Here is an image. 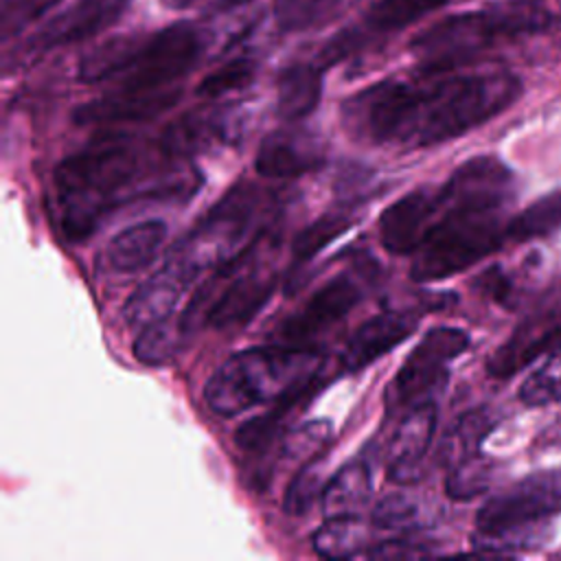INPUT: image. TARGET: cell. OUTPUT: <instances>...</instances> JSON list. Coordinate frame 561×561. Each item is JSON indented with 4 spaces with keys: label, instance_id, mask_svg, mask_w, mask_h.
<instances>
[{
    "label": "cell",
    "instance_id": "6da1fadb",
    "mask_svg": "<svg viewBox=\"0 0 561 561\" xmlns=\"http://www.w3.org/2000/svg\"><path fill=\"white\" fill-rule=\"evenodd\" d=\"M522 81L506 70L423 72L379 81L344 103L346 125L373 145L432 147L511 107Z\"/></svg>",
    "mask_w": 561,
    "mask_h": 561
},
{
    "label": "cell",
    "instance_id": "7a4b0ae2",
    "mask_svg": "<svg viewBox=\"0 0 561 561\" xmlns=\"http://www.w3.org/2000/svg\"><path fill=\"white\" fill-rule=\"evenodd\" d=\"M515 195L513 171L493 156L465 160L440 186V210L412 252L416 283L465 272L508 243L504 208Z\"/></svg>",
    "mask_w": 561,
    "mask_h": 561
},
{
    "label": "cell",
    "instance_id": "3957f363",
    "mask_svg": "<svg viewBox=\"0 0 561 561\" xmlns=\"http://www.w3.org/2000/svg\"><path fill=\"white\" fill-rule=\"evenodd\" d=\"M147 171V149L127 136H105L61 160L55 169V188L66 237L81 241L116 206L145 195L160 197L153 184H145Z\"/></svg>",
    "mask_w": 561,
    "mask_h": 561
},
{
    "label": "cell",
    "instance_id": "277c9868",
    "mask_svg": "<svg viewBox=\"0 0 561 561\" xmlns=\"http://www.w3.org/2000/svg\"><path fill=\"white\" fill-rule=\"evenodd\" d=\"M322 355L309 346L270 344L230 355L208 379L204 397L219 416H237L252 405L313 390Z\"/></svg>",
    "mask_w": 561,
    "mask_h": 561
},
{
    "label": "cell",
    "instance_id": "5b68a950",
    "mask_svg": "<svg viewBox=\"0 0 561 561\" xmlns=\"http://www.w3.org/2000/svg\"><path fill=\"white\" fill-rule=\"evenodd\" d=\"M554 13L543 0H500L480 11L447 15L410 42L423 72L454 70L502 39L552 28Z\"/></svg>",
    "mask_w": 561,
    "mask_h": 561
},
{
    "label": "cell",
    "instance_id": "8992f818",
    "mask_svg": "<svg viewBox=\"0 0 561 561\" xmlns=\"http://www.w3.org/2000/svg\"><path fill=\"white\" fill-rule=\"evenodd\" d=\"M559 513L561 467L535 471L482 504L471 548L495 554L533 548L543 539L539 530Z\"/></svg>",
    "mask_w": 561,
    "mask_h": 561
},
{
    "label": "cell",
    "instance_id": "52a82bcc",
    "mask_svg": "<svg viewBox=\"0 0 561 561\" xmlns=\"http://www.w3.org/2000/svg\"><path fill=\"white\" fill-rule=\"evenodd\" d=\"M206 44V31L186 20L140 35L129 64L114 79V88L156 90L178 85V81L197 66Z\"/></svg>",
    "mask_w": 561,
    "mask_h": 561
},
{
    "label": "cell",
    "instance_id": "ba28073f",
    "mask_svg": "<svg viewBox=\"0 0 561 561\" xmlns=\"http://www.w3.org/2000/svg\"><path fill=\"white\" fill-rule=\"evenodd\" d=\"M469 333L458 327H434L410 351L386 388L383 401L390 410L412 405L421 394L447 379V366L469 346Z\"/></svg>",
    "mask_w": 561,
    "mask_h": 561
},
{
    "label": "cell",
    "instance_id": "9c48e42d",
    "mask_svg": "<svg viewBox=\"0 0 561 561\" xmlns=\"http://www.w3.org/2000/svg\"><path fill=\"white\" fill-rule=\"evenodd\" d=\"M445 2L447 0H375L357 22L335 33L322 46L316 61L320 68L340 64L366 44L390 37L392 33H399L405 26L419 22L421 18L440 9Z\"/></svg>",
    "mask_w": 561,
    "mask_h": 561
},
{
    "label": "cell",
    "instance_id": "30bf717a",
    "mask_svg": "<svg viewBox=\"0 0 561 561\" xmlns=\"http://www.w3.org/2000/svg\"><path fill=\"white\" fill-rule=\"evenodd\" d=\"M243 116L228 105H204L184 112L173 123H169L158 147L167 158H193L217 145L234 142L241 136Z\"/></svg>",
    "mask_w": 561,
    "mask_h": 561
},
{
    "label": "cell",
    "instance_id": "8fae6325",
    "mask_svg": "<svg viewBox=\"0 0 561 561\" xmlns=\"http://www.w3.org/2000/svg\"><path fill=\"white\" fill-rule=\"evenodd\" d=\"M202 272L180 252H171L167 263L151 274L125 302L123 318L134 329H145L173 313L186 289Z\"/></svg>",
    "mask_w": 561,
    "mask_h": 561
},
{
    "label": "cell",
    "instance_id": "7c38bea8",
    "mask_svg": "<svg viewBox=\"0 0 561 561\" xmlns=\"http://www.w3.org/2000/svg\"><path fill=\"white\" fill-rule=\"evenodd\" d=\"M134 0H72L64 11L48 18L28 39L31 50H50L101 35L116 24Z\"/></svg>",
    "mask_w": 561,
    "mask_h": 561
},
{
    "label": "cell",
    "instance_id": "4fadbf2b",
    "mask_svg": "<svg viewBox=\"0 0 561 561\" xmlns=\"http://www.w3.org/2000/svg\"><path fill=\"white\" fill-rule=\"evenodd\" d=\"M250 250L252 245H248V250L239 252L237 256L224 263L230 283L213 298L206 311V324L215 329L243 327L259 313V309L272 296L276 287L274 274H256V272L241 274L243 259L250 254Z\"/></svg>",
    "mask_w": 561,
    "mask_h": 561
},
{
    "label": "cell",
    "instance_id": "5bb4252c",
    "mask_svg": "<svg viewBox=\"0 0 561 561\" xmlns=\"http://www.w3.org/2000/svg\"><path fill=\"white\" fill-rule=\"evenodd\" d=\"M359 285L348 274L331 278L280 324V342L305 346L331 324L340 322L359 302Z\"/></svg>",
    "mask_w": 561,
    "mask_h": 561
},
{
    "label": "cell",
    "instance_id": "9a60e30c",
    "mask_svg": "<svg viewBox=\"0 0 561 561\" xmlns=\"http://www.w3.org/2000/svg\"><path fill=\"white\" fill-rule=\"evenodd\" d=\"M561 342V307L541 309L524 318L486 359V373L506 379L526 368L535 357L550 353Z\"/></svg>",
    "mask_w": 561,
    "mask_h": 561
},
{
    "label": "cell",
    "instance_id": "2e32d148",
    "mask_svg": "<svg viewBox=\"0 0 561 561\" xmlns=\"http://www.w3.org/2000/svg\"><path fill=\"white\" fill-rule=\"evenodd\" d=\"M182 96L180 85L156 90H116L81 103L72 112L77 125H114L131 121H151L169 112Z\"/></svg>",
    "mask_w": 561,
    "mask_h": 561
},
{
    "label": "cell",
    "instance_id": "e0dca14e",
    "mask_svg": "<svg viewBox=\"0 0 561 561\" xmlns=\"http://www.w3.org/2000/svg\"><path fill=\"white\" fill-rule=\"evenodd\" d=\"M440 210V188H414L394 199L379 217L381 245L392 254H412Z\"/></svg>",
    "mask_w": 561,
    "mask_h": 561
},
{
    "label": "cell",
    "instance_id": "ac0fdd59",
    "mask_svg": "<svg viewBox=\"0 0 561 561\" xmlns=\"http://www.w3.org/2000/svg\"><path fill=\"white\" fill-rule=\"evenodd\" d=\"M436 403H412L401 423L397 425L388 447V480L392 484H414L421 480V465L432 445L436 430Z\"/></svg>",
    "mask_w": 561,
    "mask_h": 561
},
{
    "label": "cell",
    "instance_id": "d6986e66",
    "mask_svg": "<svg viewBox=\"0 0 561 561\" xmlns=\"http://www.w3.org/2000/svg\"><path fill=\"white\" fill-rule=\"evenodd\" d=\"M324 162L318 140L300 129L267 134L254 156V169L263 178H300Z\"/></svg>",
    "mask_w": 561,
    "mask_h": 561
},
{
    "label": "cell",
    "instance_id": "ffe728a7",
    "mask_svg": "<svg viewBox=\"0 0 561 561\" xmlns=\"http://www.w3.org/2000/svg\"><path fill=\"white\" fill-rule=\"evenodd\" d=\"M419 324L414 313L403 311H383L366 320L355 329L351 340L342 351L344 370H362L368 364L377 362L403 340H408Z\"/></svg>",
    "mask_w": 561,
    "mask_h": 561
},
{
    "label": "cell",
    "instance_id": "44dd1931",
    "mask_svg": "<svg viewBox=\"0 0 561 561\" xmlns=\"http://www.w3.org/2000/svg\"><path fill=\"white\" fill-rule=\"evenodd\" d=\"M167 239V224L145 219L110 239L103 250V265L114 274H136L151 265Z\"/></svg>",
    "mask_w": 561,
    "mask_h": 561
},
{
    "label": "cell",
    "instance_id": "7402d4cb",
    "mask_svg": "<svg viewBox=\"0 0 561 561\" xmlns=\"http://www.w3.org/2000/svg\"><path fill=\"white\" fill-rule=\"evenodd\" d=\"M322 70L318 61H296L280 70L276 81V112L283 121H300L318 107Z\"/></svg>",
    "mask_w": 561,
    "mask_h": 561
},
{
    "label": "cell",
    "instance_id": "603a6c76",
    "mask_svg": "<svg viewBox=\"0 0 561 561\" xmlns=\"http://www.w3.org/2000/svg\"><path fill=\"white\" fill-rule=\"evenodd\" d=\"M370 497V467L364 460L344 465L324 486V517L357 515Z\"/></svg>",
    "mask_w": 561,
    "mask_h": 561
},
{
    "label": "cell",
    "instance_id": "cb8c5ba5",
    "mask_svg": "<svg viewBox=\"0 0 561 561\" xmlns=\"http://www.w3.org/2000/svg\"><path fill=\"white\" fill-rule=\"evenodd\" d=\"M495 423L497 419L489 408H473L460 414L443 436V443L438 447L440 462L445 467H451L458 460L480 451L484 436L495 427Z\"/></svg>",
    "mask_w": 561,
    "mask_h": 561
},
{
    "label": "cell",
    "instance_id": "d4e9b609",
    "mask_svg": "<svg viewBox=\"0 0 561 561\" xmlns=\"http://www.w3.org/2000/svg\"><path fill=\"white\" fill-rule=\"evenodd\" d=\"M140 35H118L85 53L79 61L77 75L83 83H99V81H114L125 66L129 64Z\"/></svg>",
    "mask_w": 561,
    "mask_h": 561
},
{
    "label": "cell",
    "instance_id": "484cf974",
    "mask_svg": "<svg viewBox=\"0 0 561 561\" xmlns=\"http://www.w3.org/2000/svg\"><path fill=\"white\" fill-rule=\"evenodd\" d=\"M188 333L191 331L184 327L182 316H167L138 333L134 342V355L147 366L167 364L180 353Z\"/></svg>",
    "mask_w": 561,
    "mask_h": 561
},
{
    "label": "cell",
    "instance_id": "4316f807",
    "mask_svg": "<svg viewBox=\"0 0 561 561\" xmlns=\"http://www.w3.org/2000/svg\"><path fill=\"white\" fill-rule=\"evenodd\" d=\"M313 548L327 559L362 557L366 550V528L357 515L327 517L313 535Z\"/></svg>",
    "mask_w": 561,
    "mask_h": 561
},
{
    "label": "cell",
    "instance_id": "83f0119b",
    "mask_svg": "<svg viewBox=\"0 0 561 561\" xmlns=\"http://www.w3.org/2000/svg\"><path fill=\"white\" fill-rule=\"evenodd\" d=\"M370 522L377 528L410 535L427 528L434 522V515L419 497H412L410 493H388L375 504Z\"/></svg>",
    "mask_w": 561,
    "mask_h": 561
},
{
    "label": "cell",
    "instance_id": "f1b7e54d",
    "mask_svg": "<svg viewBox=\"0 0 561 561\" xmlns=\"http://www.w3.org/2000/svg\"><path fill=\"white\" fill-rule=\"evenodd\" d=\"M561 226V188L550 191L528 204L519 215L508 219V243H526L541 239Z\"/></svg>",
    "mask_w": 561,
    "mask_h": 561
},
{
    "label": "cell",
    "instance_id": "f546056e",
    "mask_svg": "<svg viewBox=\"0 0 561 561\" xmlns=\"http://www.w3.org/2000/svg\"><path fill=\"white\" fill-rule=\"evenodd\" d=\"M307 397V392H291V394H285L280 397L272 410L245 421L243 425H239V430L234 432V443L241 447V449H248V451H256V449H263L267 447L278 430L283 427L287 414Z\"/></svg>",
    "mask_w": 561,
    "mask_h": 561
},
{
    "label": "cell",
    "instance_id": "4dcf8cb0",
    "mask_svg": "<svg viewBox=\"0 0 561 561\" xmlns=\"http://www.w3.org/2000/svg\"><path fill=\"white\" fill-rule=\"evenodd\" d=\"M353 219L351 215L342 213V210H329L324 215H320L318 219H313L311 224H307L294 239L291 243V256H294V265H302L309 259H313L320 250H324L333 239H337L340 234H344L351 228Z\"/></svg>",
    "mask_w": 561,
    "mask_h": 561
},
{
    "label": "cell",
    "instance_id": "1f68e13d",
    "mask_svg": "<svg viewBox=\"0 0 561 561\" xmlns=\"http://www.w3.org/2000/svg\"><path fill=\"white\" fill-rule=\"evenodd\" d=\"M493 471H495V460L476 451L449 467V473L445 478V491L451 500H458V502L471 500L489 489L493 480Z\"/></svg>",
    "mask_w": 561,
    "mask_h": 561
},
{
    "label": "cell",
    "instance_id": "d6a6232c",
    "mask_svg": "<svg viewBox=\"0 0 561 561\" xmlns=\"http://www.w3.org/2000/svg\"><path fill=\"white\" fill-rule=\"evenodd\" d=\"M327 462L322 456H313L302 462L294 480L287 484L283 495V511L287 515H305L316 500H322L327 486Z\"/></svg>",
    "mask_w": 561,
    "mask_h": 561
},
{
    "label": "cell",
    "instance_id": "836d02e7",
    "mask_svg": "<svg viewBox=\"0 0 561 561\" xmlns=\"http://www.w3.org/2000/svg\"><path fill=\"white\" fill-rule=\"evenodd\" d=\"M344 0H276L274 20L283 33L307 31L331 20Z\"/></svg>",
    "mask_w": 561,
    "mask_h": 561
},
{
    "label": "cell",
    "instance_id": "e575fe53",
    "mask_svg": "<svg viewBox=\"0 0 561 561\" xmlns=\"http://www.w3.org/2000/svg\"><path fill=\"white\" fill-rule=\"evenodd\" d=\"M519 401L528 408H541L561 401V342L548 353L546 362L524 379L519 388Z\"/></svg>",
    "mask_w": 561,
    "mask_h": 561
},
{
    "label": "cell",
    "instance_id": "d590c367",
    "mask_svg": "<svg viewBox=\"0 0 561 561\" xmlns=\"http://www.w3.org/2000/svg\"><path fill=\"white\" fill-rule=\"evenodd\" d=\"M256 75V61L252 57H234L208 72L197 83V96L204 99H219L224 94H230L234 90H241L254 81Z\"/></svg>",
    "mask_w": 561,
    "mask_h": 561
},
{
    "label": "cell",
    "instance_id": "8d00e7d4",
    "mask_svg": "<svg viewBox=\"0 0 561 561\" xmlns=\"http://www.w3.org/2000/svg\"><path fill=\"white\" fill-rule=\"evenodd\" d=\"M331 434H333L331 421L327 419L305 421L283 438V456H287L289 460L307 462L320 454V449L331 440Z\"/></svg>",
    "mask_w": 561,
    "mask_h": 561
},
{
    "label": "cell",
    "instance_id": "74e56055",
    "mask_svg": "<svg viewBox=\"0 0 561 561\" xmlns=\"http://www.w3.org/2000/svg\"><path fill=\"white\" fill-rule=\"evenodd\" d=\"M61 0H2V39L18 35L22 28L42 20Z\"/></svg>",
    "mask_w": 561,
    "mask_h": 561
},
{
    "label": "cell",
    "instance_id": "f35d334b",
    "mask_svg": "<svg viewBox=\"0 0 561 561\" xmlns=\"http://www.w3.org/2000/svg\"><path fill=\"white\" fill-rule=\"evenodd\" d=\"M436 552V546H432L430 541H416V539H390V541H381L373 548H366L362 557L368 559H408V557H421V554H432Z\"/></svg>",
    "mask_w": 561,
    "mask_h": 561
},
{
    "label": "cell",
    "instance_id": "ab89813d",
    "mask_svg": "<svg viewBox=\"0 0 561 561\" xmlns=\"http://www.w3.org/2000/svg\"><path fill=\"white\" fill-rule=\"evenodd\" d=\"M478 287L482 289V294L491 296L497 302H506V298L511 296V280L500 267H491L482 276H478Z\"/></svg>",
    "mask_w": 561,
    "mask_h": 561
},
{
    "label": "cell",
    "instance_id": "60d3db41",
    "mask_svg": "<svg viewBox=\"0 0 561 561\" xmlns=\"http://www.w3.org/2000/svg\"><path fill=\"white\" fill-rule=\"evenodd\" d=\"M167 9L173 11H182V9H191V7H206V9H215V11H228L234 9L239 4H245L250 0H160Z\"/></svg>",
    "mask_w": 561,
    "mask_h": 561
}]
</instances>
